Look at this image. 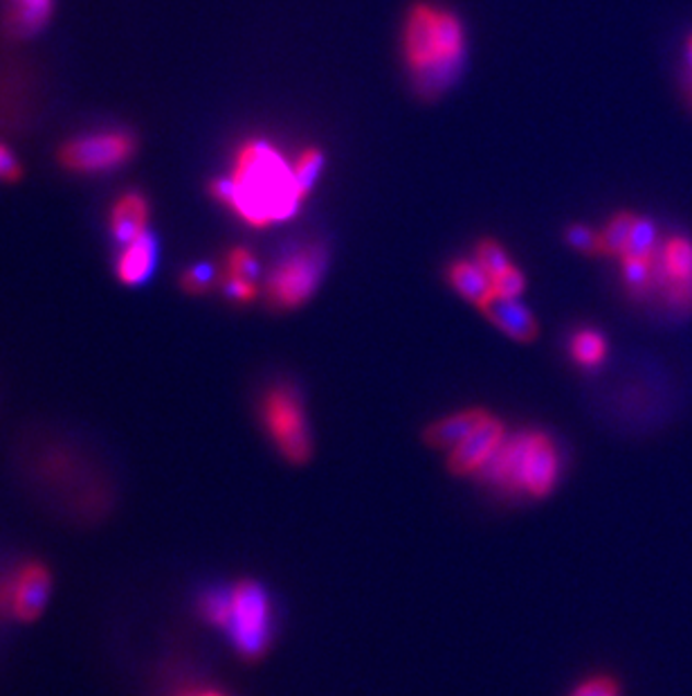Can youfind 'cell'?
<instances>
[{
	"label": "cell",
	"mask_w": 692,
	"mask_h": 696,
	"mask_svg": "<svg viewBox=\"0 0 692 696\" xmlns=\"http://www.w3.org/2000/svg\"><path fill=\"white\" fill-rule=\"evenodd\" d=\"M474 260L480 262V266L495 279L497 275H501L506 269L512 266L508 253L504 246L497 239H482L477 246H474Z\"/></svg>",
	"instance_id": "7402d4cb"
},
{
	"label": "cell",
	"mask_w": 692,
	"mask_h": 696,
	"mask_svg": "<svg viewBox=\"0 0 692 696\" xmlns=\"http://www.w3.org/2000/svg\"><path fill=\"white\" fill-rule=\"evenodd\" d=\"M136 138L124 129H104L79 136L61 149V162L79 174H102L122 168L134 156Z\"/></svg>",
	"instance_id": "52a82bcc"
},
{
	"label": "cell",
	"mask_w": 692,
	"mask_h": 696,
	"mask_svg": "<svg viewBox=\"0 0 692 696\" xmlns=\"http://www.w3.org/2000/svg\"><path fill=\"white\" fill-rule=\"evenodd\" d=\"M181 696H226V694L219 692V689H189V692H185Z\"/></svg>",
	"instance_id": "4dcf8cb0"
},
{
	"label": "cell",
	"mask_w": 692,
	"mask_h": 696,
	"mask_svg": "<svg viewBox=\"0 0 692 696\" xmlns=\"http://www.w3.org/2000/svg\"><path fill=\"white\" fill-rule=\"evenodd\" d=\"M221 284H223L226 296L234 303H252L256 298V282L226 275V279Z\"/></svg>",
	"instance_id": "83f0119b"
},
{
	"label": "cell",
	"mask_w": 692,
	"mask_h": 696,
	"mask_svg": "<svg viewBox=\"0 0 692 696\" xmlns=\"http://www.w3.org/2000/svg\"><path fill=\"white\" fill-rule=\"evenodd\" d=\"M685 50H688V64H690V70H692V34L688 36V46H685Z\"/></svg>",
	"instance_id": "1f68e13d"
},
{
	"label": "cell",
	"mask_w": 692,
	"mask_h": 696,
	"mask_svg": "<svg viewBox=\"0 0 692 696\" xmlns=\"http://www.w3.org/2000/svg\"><path fill=\"white\" fill-rule=\"evenodd\" d=\"M657 286L674 313L692 311V239L674 235L657 253Z\"/></svg>",
	"instance_id": "ba28073f"
},
{
	"label": "cell",
	"mask_w": 692,
	"mask_h": 696,
	"mask_svg": "<svg viewBox=\"0 0 692 696\" xmlns=\"http://www.w3.org/2000/svg\"><path fill=\"white\" fill-rule=\"evenodd\" d=\"M324 162H326L324 153L320 149H315V147L304 149L297 156L292 172H295L297 187L304 196H309L315 190V185H318V181H320V176L324 172Z\"/></svg>",
	"instance_id": "44dd1931"
},
{
	"label": "cell",
	"mask_w": 692,
	"mask_h": 696,
	"mask_svg": "<svg viewBox=\"0 0 692 696\" xmlns=\"http://www.w3.org/2000/svg\"><path fill=\"white\" fill-rule=\"evenodd\" d=\"M657 253H659V230H657V224L653 219H647V217H636L623 258L655 260Z\"/></svg>",
	"instance_id": "ffe728a7"
},
{
	"label": "cell",
	"mask_w": 692,
	"mask_h": 696,
	"mask_svg": "<svg viewBox=\"0 0 692 696\" xmlns=\"http://www.w3.org/2000/svg\"><path fill=\"white\" fill-rule=\"evenodd\" d=\"M262 422L290 465H307L313 456L311 426L297 388L279 384L262 401Z\"/></svg>",
	"instance_id": "5b68a950"
},
{
	"label": "cell",
	"mask_w": 692,
	"mask_h": 696,
	"mask_svg": "<svg viewBox=\"0 0 692 696\" xmlns=\"http://www.w3.org/2000/svg\"><path fill=\"white\" fill-rule=\"evenodd\" d=\"M403 50L416 91L425 100H437L463 68L465 32L461 19L429 3L414 5L405 19Z\"/></svg>",
	"instance_id": "7a4b0ae2"
},
{
	"label": "cell",
	"mask_w": 692,
	"mask_h": 696,
	"mask_svg": "<svg viewBox=\"0 0 692 696\" xmlns=\"http://www.w3.org/2000/svg\"><path fill=\"white\" fill-rule=\"evenodd\" d=\"M572 696H621V689L614 678L596 676L585 681Z\"/></svg>",
	"instance_id": "f1b7e54d"
},
{
	"label": "cell",
	"mask_w": 692,
	"mask_h": 696,
	"mask_svg": "<svg viewBox=\"0 0 692 696\" xmlns=\"http://www.w3.org/2000/svg\"><path fill=\"white\" fill-rule=\"evenodd\" d=\"M484 316L499 327V330L519 341V343H533L540 336V324L538 318L529 307H524L517 298H501L493 296L484 307Z\"/></svg>",
	"instance_id": "8fae6325"
},
{
	"label": "cell",
	"mask_w": 692,
	"mask_h": 696,
	"mask_svg": "<svg viewBox=\"0 0 692 696\" xmlns=\"http://www.w3.org/2000/svg\"><path fill=\"white\" fill-rule=\"evenodd\" d=\"M495 284V296H501V298H519L524 294L527 289V277L524 273L519 271L515 264L510 269H506L501 275H497L493 279Z\"/></svg>",
	"instance_id": "4316f807"
},
{
	"label": "cell",
	"mask_w": 692,
	"mask_h": 696,
	"mask_svg": "<svg viewBox=\"0 0 692 696\" xmlns=\"http://www.w3.org/2000/svg\"><path fill=\"white\" fill-rule=\"evenodd\" d=\"M504 440V424L497 418L488 415L459 446L452 448L448 458L450 471L457 476L477 473L491 460V456L497 452Z\"/></svg>",
	"instance_id": "30bf717a"
},
{
	"label": "cell",
	"mask_w": 692,
	"mask_h": 696,
	"mask_svg": "<svg viewBox=\"0 0 692 696\" xmlns=\"http://www.w3.org/2000/svg\"><path fill=\"white\" fill-rule=\"evenodd\" d=\"M448 282L452 289L468 303L484 307L495 296L493 277L480 266L477 260H457L448 269Z\"/></svg>",
	"instance_id": "5bb4252c"
},
{
	"label": "cell",
	"mask_w": 692,
	"mask_h": 696,
	"mask_svg": "<svg viewBox=\"0 0 692 696\" xmlns=\"http://www.w3.org/2000/svg\"><path fill=\"white\" fill-rule=\"evenodd\" d=\"M203 616L209 625L226 629L228 618H230V589H219V591H209L203 597Z\"/></svg>",
	"instance_id": "603a6c76"
},
{
	"label": "cell",
	"mask_w": 692,
	"mask_h": 696,
	"mask_svg": "<svg viewBox=\"0 0 692 696\" xmlns=\"http://www.w3.org/2000/svg\"><path fill=\"white\" fill-rule=\"evenodd\" d=\"M477 476L510 494L549 497L560 478V454L549 435L540 431L517 433L499 444Z\"/></svg>",
	"instance_id": "3957f363"
},
{
	"label": "cell",
	"mask_w": 692,
	"mask_h": 696,
	"mask_svg": "<svg viewBox=\"0 0 692 696\" xmlns=\"http://www.w3.org/2000/svg\"><path fill=\"white\" fill-rule=\"evenodd\" d=\"M209 192L252 228H268L290 219L304 198L292 166L268 140L245 142L237 151L232 174L216 179Z\"/></svg>",
	"instance_id": "6da1fadb"
},
{
	"label": "cell",
	"mask_w": 692,
	"mask_h": 696,
	"mask_svg": "<svg viewBox=\"0 0 692 696\" xmlns=\"http://www.w3.org/2000/svg\"><path fill=\"white\" fill-rule=\"evenodd\" d=\"M657 260V258H655ZM655 260L623 258V282L632 298H645L657 289V264Z\"/></svg>",
	"instance_id": "ac0fdd59"
},
{
	"label": "cell",
	"mask_w": 692,
	"mask_h": 696,
	"mask_svg": "<svg viewBox=\"0 0 692 696\" xmlns=\"http://www.w3.org/2000/svg\"><path fill=\"white\" fill-rule=\"evenodd\" d=\"M634 221H636V215L623 210V213H616L608 224H604V228L600 230V255L623 258L632 228H634Z\"/></svg>",
	"instance_id": "d6986e66"
},
{
	"label": "cell",
	"mask_w": 692,
	"mask_h": 696,
	"mask_svg": "<svg viewBox=\"0 0 692 696\" xmlns=\"http://www.w3.org/2000/svg\"><path fill=\"white\" fill-rule=\"evenodd\" d=\"M119 255L115 262V273L122 284L138 286L145 284L158 266V239L153 232H145L138 239L119 246Z\"/></svg>",
	"instance_id": "7c38bea8"
},
{
	"label": "cell",
	"mask_w": 692,
	"mask_h": 696,
	"mask_svg": "<svg viewBox=\"0 0 692 696\" xmlns=\"http://www.w3.org/2000/svg\"><path fill=\"white\" fill-rule=\"evenodd\" d=\"M226 629L245 661L264 657L273 640V604L262 584L245 580L230 589V618Z\"/></svg>",
	"instance_id": "8992f818"
},
{
	"label": "cell",
	"mask_w": 692,
	"mask_h": 696,
	"mask_svg": "<svg viewBox=\"0 0 692 696\" xmlns=\"http://www.w3.org/2000/svg\"><path fill=\"white\" fill-rule=\"evenodd\" d=\"M50 595V572L38 561L23 563L14 575L0 582V611L10 613L21 623H30L41 616Z\"/></svg>",
	"instance_id": "9c48e42d"
},
{
	"label": "cell",
	"mask_w": 692,
	"mask_h": 696,
	"mask_svg": "<svg viewBox=\"0 0 692 696\" xmlns=\"http://www.w3.org/2000/svg\"><path fill=\"white\" fill-rule=\"evenodd\" d=\"M19 176H21V168H19L16 158L12 156V151L5 145H0V179L14 181Z\"/></svg>",
	"instance_id": "f546056e"
},
{
	"label": "cell",
	"mask_w": 692,
	"mask_h": 696,
	"mask_svg": "<svg viewBox=\"0 0 692 696\" xmlns=\"http://www.w3.org/2000/svg\"><path fill=\"white\" fill-rule=\"evenodd\" d=\"M328 269V249L320 241L299 243L273 266L266 279V298L279 311L307 305Z\"/></svg>",
	"instance_id": "277c9868"
},
{
	"label": "cell",
	"mask_w": 692,
	"mask_h": 696,
	"mask_svg": "<svg viewBox=\"0 0 692 696\" xmlns=\"http://www.w3.org/2000/svg\"><path fill=\"white\" fill-rule=\"evenodd\" d=\"M228 275L256 282L262 275V266H258V260L247 249H234L228 255Z\"/></svg>",
	"instance_id": "d4e9b609"
},
{
	"label": "cell",
	"mask_w": 692,
	"mask_h": 696,
	"mask_svg": "<svg viewBox=\"0 0 692 696\" xmlns=\"http://www.w3.org/2000/svg\"><path fill=\"white\" fill-rule=\"evenodd\" d=\"M569 352H572V358L580 367H585V370H596V367L602 365V361L608 358V339H604L602 332L585 327V330H578L572 336Z\"/></svg>",
	"instance_id": "e0dca14e"
},
{
	"label": "cell",
	"mask_w": 692,
	"mask_h": 696,
	"mask_svg": "<svg viewBox=\"0 0 692 696\" xmlns=\"http://www.w3.org/2000/svg\"><path fill=\"white\" fill-rule=\"evenodd\" d=\"M486 418H488V413L482 411V408H470V411L450 415L441 422L431 424L423 433V440L431 448H450L452 452V448L459 446Z\"/></svg>",
	"instance_id": "9a60e30c"
},
{
	"label": "cell",
	"mask_w": 692,
	"mask_h": 696,
	"mask_svg": "<svg viewBox=\"0 0 692 696\" xmlns=\"http://www.w3.org/2000/svg\"><path fill=\"white\" fill-rule=\"evenodd\" d=\"M567 243L574 251L585 255H600V232L585 224H574L567 228Z\"/></svg>",
	"instance_id": "cb8c5ba5"
},
{
	"label": "cell",
	"mask_w": 692,
	"mask_h": 696,
	"mask_svg": "<svg viewBox=\"0 0 692 696\" xmlns=\"http://www.w3.org/2000/svg\"><path fill=\"white\" fill-rule=\"evenodd\" d=\"M55 0H14L8 12V27L14 34H34L53 16Z\"/></svg>",
	"instance_id": "2e32d148"
},
{
	"label": "cell",
	"mask_w": 692,
	"mask_h": 696,
	"mask_svg": "<svg viewBox=\"0 0 692 696\" xmlns=\"http://www.w3.org/2000/svg\"><path fill=\"white\" fill-rule=\"evenodd\" d=\"M149 201L140 192L124 194L111 213V235L117 246L138 239L147 232Z\"/></svg>",
	"instance_id": "4fadbf2b"
},
{
	"label": "cell",
	"mask_w": 692,
	"mask_h": 696,
	"mask_svg": "<svg viewBox=\"0 0 692 696\" xmlns=\"http://www.w3.org/2000/svg\"><path fill=\"white\" fill-rule=\"evenodd\" d=\"M216 279H219V273H216V266L214 264H196L192 266L185 275H183V286L189 292V294H205L209 292L211 286L216 284Z\"/></svg>",
	"instance_id": "484cf974"
}]
</instances>
